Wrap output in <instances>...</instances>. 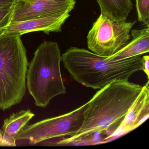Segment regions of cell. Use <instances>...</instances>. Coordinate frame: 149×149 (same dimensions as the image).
<instances>
[{"instance_id": "6da1fadb", "label": "cell", "mask_w": 149, "mask_h": 149, "mask_svg": "<svg viewBox=\"0 0 149 149\" xmlns=\"http://www.w3.org/2000/svg\"><path fill=\"white\" fill-rule=\"evenodd\" d=\"M142 88L128 80H116L99 90L87 102L80 130L72 137L64 138L56 144H72L95 133L108 132V139L122 123Z\"/></svg>"}, {"instance_id": "7a4b0ae2", "label": "cell", "mask_w": 149, "mask_h": 149, "mask_svg": "<svg viewBox=\"0 0 149 149\" xmlns=\"http://www.w3.org/2000/svg\"><path fill=\"white\" fill-rule=\"evenodd\" d=\"M61 59L64 68L74 80L94 89H101L116 80H128L134 73L143 70L141 56L111 61L107 56L71 47L62 55Z\"/></svg>"}, {"instance_id": "3957f363", "label": "cell", "mask_w": 149, "mask_h": 149, "mask_svg": "<svg viewBox=\"0 0 149 149\" xmlns=\"http://www.w3.org/2000/svg\"><path fill=\"white\" fill-rule=\"evenodd\" d=\"M61 50L54 42L37 48L29 64L26 88L38 107L46 108L54 97L67 93L61 70Z\"/></svg>"}, {"instance_id": "277c9868", "label": "cell", "mask_w": 149, "mask_h": 149, "mask_svg": "<svg viewBox=\"0 0 149 149\" xmlns=\"http://www.w3.org/2000/svg\"><path fill=\"white\" fill-rule=\"evenodd\" d=\"M21 35L0 36V109L19 104L26 95L29 63Z\"/></svg>"}, {"instance_id": "5b68a950", "label": "cell", "mask_w": 149, "mask_h": 149, "mask_svg": "<svg viewBox=\"0 0 149 149\" xmlns=\"http://www.w3.org/2000/svg\"><path fill=\"white\" fill-rule=\"evenodd\" d=\"M87 103L69 113L27 124L16 136V140H26L31 145L55 138L70 137L81 127Z\"/></svg>"}, {"instance_id": "8992f818", "label": "cell", "mask_w": 149, "mask_h": 149, "mask_svg": "<svg viewBox=\"0 0 149 149\" xmlns=\"http://www.w3.org/2000/svg\"><path fill=\"white\" fill-rule=\"evenodd\" d=\"M136 22L115 21L101 14L88 33V48L98 55H112L128 43Z\"/></svg>"}, {"instance_id": "52a82bcc", "label": "cell", "mask_w": 149, "mask_h": 149, "mask_svg": "<svg viewBox=\"0 0 149 149\" xmlns=\"http://www.w3.org/2000/svg\"><path fill=\"white\" fill-rule=\"evenodd\" d=\"M75 0H16L11 22H21L62 12L70 13Z\"/></svg>"}, {"instance_id": "ba28073f", "label": "cell", "mask_w": 149, "mask_h": 149, "mask_svg": "<svg viewBox=\"0 0 149 149\" xmlns=\"http://www.w3.org/2000/svg\"><path fill=\"white\" fill-rule=\"evenodd\" d=\"M68 12H59L48 15L21 22H11L3 28L1 35L18 34L22 35L32 32L42 31L47 34L61 31L62 26L70 17Z\"/></svg>"}, {"instance_id": "9c48e42d", "label": "cell", "mask_w": 149, "mask_h": 149, "mask_svg": "<svg viewBox=\"0 0 149 149\" xmlns=\"http://www.w3.org/2000/svg\"><path fill=\"white\" fill-rule=\"evenodd\" d=\"M149 82L142 90L126 114L122 123L108 139L128 133L143 123L149 115Z\"/></svg>"}, {"instance_id": "30bf717a", "label": "cell", "mask_w": 149, "mask_h": 149, "mask_svg": "<svg viewBox=\"0 0 149 149\" xmlns=\"http://www.w3.org/2000/svg\"><path fill=\"white\" fill-rule=\"evenodd\" d=\"M131 31L132 40L114 54L107 56L108 60L120 61L149 52V27Z\"/></svg>"}, {"instance_id": "8fae6325", "label": "cell", "mask_w": 149, "mask_h": 149, "mask_svg": "<svg viewBox=\"0 0 149 149\" xmlns=\"http://www.w3.org/2000/svg\"><path fill=\"white\" fill-rule=\"evenodd\" d=\"M35 116L30 109L23 110L12 114L6 118L1 131L4 146H16V136Z\"/></svg>"}, {"instance_id": "7c38bea8", "label": "cell", "mask_w": 149, "mask_h": 149, "mask_svg": "<svg viewBox=\"0 0 149 149\" xmlns=\"http://www.w3.org/2000/svg\"><path fill=\"white\" fill-rule=\"evenodd\" d=\"M101 14L115 21H125L133 8L132 0H96Z\"/></svg>"}, {"instance_id": "4fadbf2b", "label": "cell", "mask_w": 149, "mask_h": 149, "mask_svg": "<svg viewBox=\"0 0 149 149\" xmlns=\"http://www.w3.org/2000/svg\"><path fill=\"white\" fill-rule=\"evenodd\" d=\"M138 20L149 27V0H136Z\"/></svg>"}, {"instance_id": "5bb4252c", "label": "cell", "mask_w": 149, "mask_h": 149, "mask_svg": "<svg viewBox=\"0 0 149 149\" xmlns=\"http://www.w3.org/2000/svg\"><path fill=\"white\" fill-rule=\"evenodd\" d=\"M14 4L0 8V36L2 29L8 26L12 21Z\"/></svg>"}, {"instance_id": "9a60e30c", "label": "cell", "mask_w": 149, "mask_h": 149, "mask_svg": "<svg viewBox=\"0 0 149 149\" xmlns=\"http://www.w3.org/2000/svg\"><path fill=\"white\" fill-rule=\"evenodd\" d=\"M143 71L149 79V56L148 55L143 56Z\"/></svg>"}, {"instance_id": "2e32d148", "label": "cell", "mask_w": 149, "mask_h": 149, "mask_svg": "<svg viewBox=\"0 0 149 149\" xmlns=\"http://www.w3.org/2000/svg\"><path fill=\"white\" fill-rule=\"evenodd\" d=\"M16 0H0V8L13 5Z\"/></svg>"}, {"instance_id": "e0dca14e", "label": "cell", "mask_w": 149, "mask_h": 149, "mask_svg": "<svg viewBox=\"0 0 149 149\" xmlns=\"http://www.w3.org/2000/svg\"><path fill=\"white\" fill-rule=\"evenodd\" d=\"M0 146H4V143H3L2 133H1V130H0Z\"/></svg>"}]
</instances>
